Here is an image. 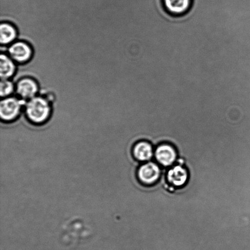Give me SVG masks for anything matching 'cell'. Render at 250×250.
<instances>
[{
  "mask_svg": "<svg viewBox=\"0 0 250 250\" xmlns=\"http://www.w3.org/2000/svg\"><path fill=\"white\" fill-rule=\"evenodd\" d=\"M17 36V29L13 24L7 22L1 23L0 25V42L1 45L11 44L16 40Z\"/></svg>",
  "mask_w": 250,
  "mask_h": 250,
  "instance_id": "cell-11",
  "label": "cell"
},
{
  "mask_svg": "<svg viewBox=\"0 0 250 250\" xmlns=\"http://www.w3.org/2000/svg\"><path fill=\"white\" fill-rule=\"evenodd\" d=\"M16 90V86L9 80H1L0 83V95L2 98L9 97Z\"/></svg>",
  "mask_w": 250,
  "mask_h": 250,
  "instance_id": "cell-12",
  "label": "cell"
},
{
  "mask_svg": "<svg viewBox=\"0 0 250 250\" xmlns=\"http://www.w3.org/2000/svg\"><path fill=\"white\" fill-rule=\"evenodd\" d=\"M25 101L14 97H7L2 99L0 104V116L2 121L8 122L14 121L19 116Z\"/></svg>",
  "mask_w": 250,
  "mask_h": 250,
  "instance_id": "cell-2",
  "label": "cell"
},
{
  "mask_svg": "<svg viewBox=\"0 0 250 250\" xmlns=\"http://www.w3.org/2000/svg\"><path fill=\"white\" fill-rule=\"evenodd\" d=\"M16 70L14 61L6 54H1L0 58V77L1 80H9L14 75Z\"/></svg>",
  "mask_w": 250,
  "mask_h": 250,
  "instance_id": "cell-10",
  "label": "cell"
},
{
  "mask_svg": "<svg viewBox=\"0 0 250 250\" xmlns=\"http://www.w3.org/2000/svg\"><path fill=\"white\" fill-rule=\"evenodd\" d=\"M38 83L32 78H21L16 85V92L19 99L28 101L37 96L39 92Z\"/></svg>",
  "mask_w": 250,
  "mask_h": 250,
  "instance_id": "cell-8",
  "label": "cell"
},
{
  "mask_svg": "<svg viewBox=\"0 0 250 250\" xmlns=\"http://www.w3.org/2000/svg\"><path fill=\"white\" fill-rule=\"evenodd\" d=\"M8 53L10 58L15 62L24 63L31 60L33 56V49L28 43L17 41L10 45Z\"/></svg>",
  "mask_w": 250,
  "mask_h": 250,
  "instance_id": "cell-7",
  "label": "cell"
},
{
  "mask_svg": "<svg viewBox=\"0 0 250 250\" xmlns=\"http://www.w3.org/2000/svg\"><path fill=\"white\" fill-rule=\"evenodd\" d=\"M192 4L193 0H163L164 11L175 18L188 14L192 8Z\"/></svg>",
  "mask_w": 250,
  "mask_h": 250,
  "instance_id": "cell-6",
  "label": "cell"
},
{
  "mask_svg": "<svg viewBox=\"0 0 250 250\" xmlns=\"http://www.w3.org/2000/svg\"><path fill=\"white\" fill-rule=\"evenodd\" d=\"M24 111L27 118L31 123L41 125L50 118L51 109L48 100L36 96L27 101L24 104Z\"/></svg>",
  "mask_w": 250,
  "mask_h": 250,
  "instance_id": "cell-1",
  "label": "cell"
},
{
  "mask_svg": "<svg viewBox=\"0 0 250 250\" xmlns=\"http://www.w3.org/2000/svg\"><path fill=\"white\" fill-rule=\"evenodd\" d=\"M137 176L139 182L146 186L155 185L161 178L162 170L154 162L142 164L137 169Z\"/></svg>",
  "mask_w": 250,
  "mask_h": 250,
  "instance_id": "cell-3",
  "label": "cell"
},
{
  "mask_svg": "<svg viewBox=\"0 0 250 250\" xmlns=\"http://www.w3.org/2000/svg\"><path fill=\"white\" fill-rule=\"evenodd\" d=\"M154 156L157 163L164 168L169 167L176 164L178 158L177 149L173 145L168 142H164L156 146Z\"/></svg>",
  "mask_w": 250,
  "mask_h": 250,
  "instance_id": "cell-5",
  "label": "cell"
},
{
  "mask_svg": "<svg viewBox=\"0 0 250 250\" xmlns=\"http://www.w3.org/2000/svg\"><path fill=\"white\" fill-rule=\"evenodd\" d=\"M166 180L174 189L185 188L189 180V172L185 166L181 164L171 167L166 171Z\"/></svg>",
  "mask_w": 250,
  "mask_h": 250,
  "instance_id": "cell-4",
  "label": "cell"
},
{
  "mask_svg": "<svg viewBox=\"0 0 250 250\" xmlns=\"http://www.w3.org/2000/svg\"><path fill=\"white\" fill-rule=\"evenodd\" d=\"M153 148L151 142L146 141H138L132 148V155L137 161L144 163L153 158Z\"/></svg>",
  "mask_w": 250,
  "mask_h": 250,
  "instance_id": "cell-9",
  "label": "cell"
}]
</instances>
